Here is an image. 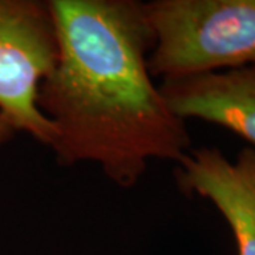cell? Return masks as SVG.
<instances>
[{
	"label": "cell",
	"mask_w": 255,
	"mask_h": 255,
	"mask_svg": "<svg viewBox=\"0 0 255 255\" xmlns=\"http://www.w3.org/2000/svg\"><path fill=\"white\" fill-rule=\"evenodd\" d=\"M60 55L38 107L54 128L57 163L97 164L114 184L136 186L152 160L190 150L186 121L153 82L155 37L137 0H50Z\"/></svg>",
	"instance_id": "cell-1"
},
{
	"label": "cell",
	"mask_w": 255,
	"mask_h": 255,
	"mask_svg": "<svg viewBox=\"0 0 255 255\" xmlns=\"http://www.w3.org/2000/svg\"><path fill=\"white\" fill-rule=\"evenodd\" d=\"M153 78L170 80L255 64V0H150Z\"/></svg>",
	"instance_id": "cell-2"
},
{
	"label": "cell",
	"mask_w": 255,
	"mask_h": 255,
	"mask_svg": "<svg viewBox=\"0 0 255 255\" xmlns=\"http://www.w3.org/2000/svg\"><path fill=\"white\" fill-rule=\"evenodd\" d=\"M58 55L50 0H0V112L16 132L47 147L55 133L38 107V91Z\"/></svg>",
	"instance_id": "cell-3"
},
{
	"label": "cell",
	"mask_w": 255,
	"mask_h": 255,
	"mask_svg": "<svg viewBox=\"0 0 255 255\" xmlns=\"http://www.w3.org/2000/svg\"><path fill=\"white\" fill-rule=\"evenodd\" d=\"M174 179L186 196L211 201L231 228L238 255H255V149L244 147L231 162L217 147L189 150Z\"/></svg>",
	"instance_id": "cell-4"
},
{
	"label": "cell",
	"mask_w": 255,
	"mask_h": 255,
	"mask_svg": "<svg viewBox=\"0 0 255 255\" xmlns=\"http://www.w3.org/2000/svg\"><path fill=\"white\" fill-rule=\"evenodd\" d=\"M159 88L183 121L216 124L255 146V64L163 80Z\"/></svg>",
	"instance_id": "cell-5"
},
{
	"label": "cell",
	"mask_w": 255,
	"mask_h": 255,
	"mask_svg": "<svg viewBox=\"0 0 255 255\" xmlns=\"http://www.w3.org/2000/svg\"><path fill=\"white\" fill-rule=\"evenodd\" d=\"M16 129L10 125V122L4 118L0 112V147L9 143L13 137L16 136Z\"/></svg>",
	"instance_id": "cell-6"
}]
</instances>
